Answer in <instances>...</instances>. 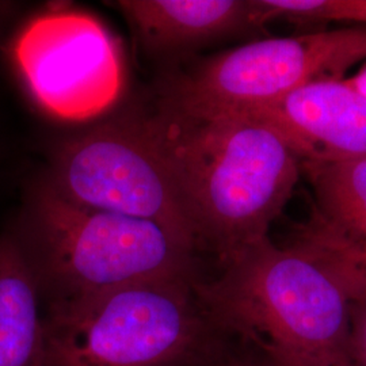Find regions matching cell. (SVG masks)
Returning a JSON list of instances; mask_svg holds the SVG:
<instances>
[{
    "instance_id": "obj_10",
    "label": "cell",
    "mask_w": 366,
    "mask_h": 366,
    "mask_svg": "<svg viewBox=\"0 0 366 366\" xmlns=\"http://www.w3.org/2000/svg\"><path fill=\"white\" fill-rule=\"evenodd\" d=\"M41 290L13 228L0 234V366H48Z\"/></svg>"
},
{
    "instance_id": "obj_16",
    "label": "cell",
    "mask_w": 366,
    "mask_h": 366,
    "mask_svg": "<svg viewBox=\"0 0 366 366\" xmlns=\"http://www.w3.org/2000/svg\"><path fill=\"white\" fill-rule=\"evenodd\" d=\"M15 4L14 3H9V1H0V39L3 36L4 27L7 25V22L10 21L11 15H13V10Z\"/></svg>"
},
{
    "instance_id": "obj_17",
    "label": "cell",
    "mask_w": 366,
    "mask_h": 366,
    "mask_svg": "<svg viewBox=\"0 0 366 366\" xmlns=\"http://www.w3.org/2000/svg\"><path fill=\"white\" fill-rule=\"evenodd\" d=\"M272 366H285V365H280V364H273V362H272Z\"/></svg>"
},
{
    "instance_id": "obj_4",
    "label": "cell",
    "mask_w": 366,
    "mask_h": 366,
    "mask_svg": "<svg viewBox=\"0 0 366 366\" xmlns=\"http://www.w3.org/2000/svg\"><path fill=\"white\" fill-rule=\"evenodd\" d=\"M196 277L157 278L48 304V366H164L196 347Z\"/></svg>"
},
{
    "instance_id": "obj_5",
    "label": "cell",
    "mask_w": 366,
    "mask_h": 366,
    "mask_svg": "<svg viewBox=\"0 0 366 366\" xmlns=\"http://www.w3.org/2000/svg\"><path fill=\"white\" fill-rule=\"evenodd\" d=\"M366 60V27L252 39L169 71L159 105L194 117L246 116Z\"/></svg>"
},
{
    "instance_id": "obj_11",
    "label": "cell",
    "mask_w": 366,
    "mask_h": 366,
    "mask_svg": "<svg viewBox=\"0 0 366 366\" xmlns=\"http://www.w3.org/2000/svg\"><path fill=\"white\" fill-rule=\"evenodd\" d=\"M301 164L314 189L316 212L297 235L338 243H366V157Z\"/></svg>"
},
{
    "instance_id": "obj_12",
    "label": "cell",
    "mask_w": 366,
    "mask_h": 366,
    "mask_svg": "<svg viewBox=\"0 0 366 366\" xmlns=\"http://www.w3.org/2000/svg\"><path fill=\"white\" fill-rule=\"evenodd\" d=\"M251 7L262 29L272 21L297 25L346 22L366 27V0H251Z\"/></svg>"
},
{
    "instance_id": "obj_9",
    "label": "cell",
    "mask_w": 366,
    "mask_h": 366,
    "mask_svg": "<svg viewBox=\"0 0 366 366\" xmlns=\"http://www.w3.org/2000/svg\"><path fill=\"white\" fill-rule=\"evenodd\" d=\"M112 6L125 18L143 52L155 60H179L262 30L251 0H118Z\"/></svg>"
},
{
    "instance_id": "obj_8",
    "label": "cell",
    "mask_w": 366,
    "mask_h": 366,
    "mask_svg": "<svg viewBox=\"0 0 366 366\" xmlns=\"http://www.w3.org/2000/svg\"><path fill=\"white\" fill-rule=\"evenodd\" d=\"M246 117L274 129L301 163L366 157V98L345 79L310 83Z\"/></svg>"
},
{
    "instance_id": "obj_18",
    "label": "cell",
    "mask_w": 366,
    "mask_h": 366,
    "mask_svg": "<svg viewBox=\"0 0 366 366\" xmlns=\"http://www.w3.org/2000/svg\"><path fill=\"white\" fill-rule=\"evenodd\" d=\"M232 366H249V365H243V364H236V365Z\"/></svg>"
},
{
    "instance_id": "obj_3",
    "label": "cell",
    "mask_w": 366,
    "mask_h": 366,
    "mask_svg": "<svg viewBox=\"0 0 366 366\" xmlns=\"http://www.w3.org/2000/svg\"><path fill=\"white\" fill-rule=\"evenodd\" d=\"M48 304L196 277V249L157 222L74 204L41 178L13 227Z\"/></svg>"
},
{
    "instance_id": "obj_14",
    "label": "cell",
    "mask_w": 366,
    "mask_h": 366,
    "mask_svg": "<svg viewBox=\"0 0 366 366\" xmlns=\"http://www.w3.org/2000/svg\"><path fill=\"white\" fill-rule=\"evenodd\" d=\"M352 357L354 366H366V292L352 300Z\"/></svg>"
},
{
    "instance_id": "obj_2",
    "label": "cell",
    "mask_w": 366,
    "mask_h": 366,
    "mask_svg": "<svg viewBox=\"0 0 366 366\" xmlns=\"http://www.w3.org/2000/svg\"><path fill=\"white\" fill-rule=\"evenodd\" d=\"M205 316L285 366H354L352 296L311 252L266 237L196 284Z\"/></svg>"
},
{
    "instance_id": "obj_7",
    "label": "cell",
    "mask_w": 366,
    "mask_h": 366,
    "mask_svg": "<svg viewBox=\"0 0 366 366\" xmlns=\"http://www.w3.org/2000/svg\"><path fill=\"white\" fill-rule=\"evenodd\" d=\"M31 98L66 119L92 117L117 99L124 63L114 37L92 15L54 7L30 19L13 46Z\"/></svg>"
},
{
    "instance_id": "obj_13",
    "label": "cell",
    "mask_w": 366,
    "mask_h": 366,
    "mask_svg": "<svg viewBox=\"0 0 366 366\" xmlns=\"http://www.w3.org/2000/svg\"><path fill=\"white\" fill-rule=\"evenodd\" d=\"M293 244L325 263L349 290L352 300L366 292V243H338L296 235Z\"/></svg>"
},
{
    "instance_id": "obj_1",
    "label": "cell",
    "mask_w": 366,
    "mask_h": 366,
    "mask_svg": "<svg viewBox=\"0 0 366 366\" xmlns=\"http://www.w3.org/2000/svg\"><path fill=\"white\" fill-rule=\"evenodd\" d=\"M179 184L198 249L222 263L269 237L300 178L299 157L246 116L194 117L159 105L145 114Z\"/></svg>"
},
{
    "instance_id": "obj_15",
    "label": "cell",
    "mask_w": 366,
    "mask_h": 366,
    "mask_svg": "<svg viewBox=\"0 0 366 366\" xmlns=\"http://www.w3.org/2000/svg\"><path fill=\"white\" fill-rule=\"evenodd\" d=\"M345 80L352 89L366 98V63L357 74L350 78H345Z\"/></svg>"
},
{
    "instance_id": "obj_6",
    "label": "cell",
    "mask_w": 366,
    "mask_h": 366,
    "mask_svg": "<svg viewBox=\"0 0 366 366\" xmlns=\"http://www.w3.org/2000/svg\"><path fill=\"white\" fill-rule=\"evenodd\" d=\"M44 179L74 204L157 222L198 249L179 184L145 114L68 139Z\"/></svg>"
}]
</instances>
